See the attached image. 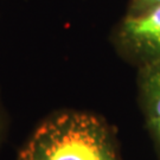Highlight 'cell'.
Returning <instances> with one entry per match:
<instances>
[{"instance_id": "1", "label": "cell", "mask_w": 160, "mask_h": 160, "mask_svg": "<svg viewBox=\"0 0 160 160\" xmlns=\"http://www.w3.org/2000/svg\"><path fill=\"white\" fill-rule=\"evenodd\" d=\"M18 160H119L113 135L97 116L63 112L32 133Z\"/></svg>"}, {"instance_id": "2", "label": "cell", "mask_w": 160, "mask_h": 160, "mask_svg": "<svg viewBox=\"0 0 160 160\" xmlns=\"http://www.w3.org/2000/svg\"><path fill=\"white\" fill-rule=\"evenodd\" d=\"M118 40L125 51L143 64L160 58V6L140 14H127Z\"/></svg>"}, {"instance_id": "3", "label": "cell", "mask_w": 160, "mask_h": 160, "mask_svg": "<svg viewBox=\"0 0 160 160\" xmlns=\"http://www.w3.org/2000/svg\"><path fill=\"white\" fill-rule=\"evenodd\" d=\"M141 98L149 129L160 147V76L146 87Z\"/></svg>"}, {"instance_id": "4", "label": "cell", "mask_w": 160, "mask_h": 160, "mask_svg": "<svg viewBox=\"0 0 160 160\" xmlns=\"http://www.w3.org/2000/svg\"><path fill=\"white\" fill-rule=\"evenodd\" d=\"M157 6H160V0H132L128 14H140Z\"/></svg>"}]
</instances>
